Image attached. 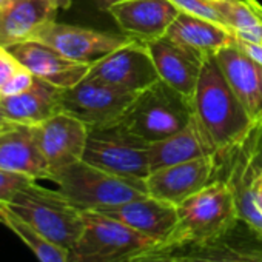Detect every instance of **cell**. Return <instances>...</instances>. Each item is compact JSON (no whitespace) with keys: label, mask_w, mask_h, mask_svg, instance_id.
I'll list each match as a JSON object with an SVG mask.
<instances>
[{"label":"cell","mask_w":262,"mask_h":262,"mask_svg":"<svg viewBox=\"0 0 262 262\" xmlns=\"http://www.w3.org/2000/svg\"><path fill=\"white\" fill-rule=\"evenodd\" d=\"M214 7L237 39L262 45V19L247 0H214Z\"/></svg>","instance_id":"25"},{"label":"cell","mask_w":262,"mask_h":262,"mask_svg":"<svg viewBox=\"0 0 262 262\" xmlns=\"http://www.w3.org/2000/svg\"><path fill=\"white\" fill-rule=\"evenodd\" d=\"M247 4H248V5L253 8V11H254V13L262 19V5L257 2V0H247Z\"/></svg>","instance_id":"35"},{"label":"cell","mask_w":262,"mask_h":262,"mask_svg":"<svg viewBox=\"0 0 262 262\" xmlns=\"http://www.w3.org/2000/svg\"><path fill=\"white\" fill-rule=\"evenodd\" d=\"M191 100L194 117L216 147V153L241 142L254 126L214 56L204 60Z\"/></svg>","instance_id":"1"},{"label":"cell","mask_w":262,"mask_h":262,"mask_svg":"<svg viewBox=\"0 0 262 262\" xmlns=\"http://www.w3.org/2000/svg\"><path fill=\"white\" fill-rule=\"evenodd\" d=\"M214 57L251 122L262 126V65L237 42L219 50Z\"/></svg>","instance_id":"15"},{"label":"cell","mask_w":262,"mask_h":262,"mask_svg":"<svg viewBox=\"0 0 262 262\" xmlns=\"http://www.w3.org/2000/svg\"><path fill=\"white\" fill-rule=\"evenodd\" d=\"M86 77L133 93H141L161 80L147 43L138 40L93 63Z\"/></svg>","instance_id":"11"},{"label":"cell","mask_w":262,"mask_h":262,"mask_svg":"<svg viewBox=\"0 0 262 262\" xmlns=\"http://www.w3.org/2000/svg\"><path fill=\"white\" fill-rule=\"evenodd\" d=\"M147 47L159 79L182 94L193 97L205 59L187 51L167 36L147 43Z\"/></svg>","instance_id":"19"},{"label":"cell","mask_w":262,"mask_h":262,"mask_svg":"<svg viewBox=\"0 0 262 262\" xmlns=\"http://www.w3.org/2000/svg\"><path fill=\"white\" fill-rule=\"evenodd\" d=\"M57 10H68L73 4V0H50Z\"/></svg>","instance_id":"34"},{"label":"cell","mask_w":262,"mask_h":262,"mask_svg":"<svg viewBox=\"0 0 262 262\" xmlns=\"http://www.w3.org/2000/svg\"><path fill=\"white\" fill-rule=\"evenodd\" d=\"M85 228L68 250L70 262H131L155 248V241L117 219L97 211H83Z\"/></svg>","instance_id":"7"},{"label":"cell","mask_w":262,"mask_h":262,"mask_svg":"<svg viewBox=\"0 0 262 262\" xmlns=\"http://www.w3.org/2000/svg\"><path fill=\"white\" fill-rule=\"evenodd\" d=\"M16 216L70 250L85 228V216L62 191L40 187L36 181L24 187L5 205Z\"/></svg>","instance_id":"5"},{"label":"cell","mask_w":262,"mask_h":262,"mask_svg":"<svg viewBox=\"0 0 262 262\" xmlns=\"http://www.w3.org/2000/svg\"><path fill=\"white\" fill-rule=\"evenodd\" d=\"M193 117L191 97L159 80L136 96L119 123L135 136L153 144L173 136Z\"/></svg>","instance_id":"4"},{"label":"cell","mask_w":262,"mask_h":262,"mask_svg":"<svg viewBox=\"0 0 262 262\" xmlns=\"http://www.w3.org/2000/svg\"><path fill=\"white\" fill-rule=\"evenodd\" d=\"M60 88L36 77L34 83L27 91L16 96L0 97V106L11 122L30 126L37 125L60 113Z\"/></svg>","instance_id":"23"},{"label":"cell","mask_w":262,"mask_h":262,"mask_svg":"<svg viewBox=\"0 0 262 262\" xmlns=\"http://www.w3.org/2000/svg\"><path fill=\"white\" fill-rule=\"evenodd\" d=\"M120 33L142 43H150L167 34L179 16L171 0H122L106 11Z\"/></svg>","instance_id":"14"},{"label":"cell","mask_w":262,"mask_h":262,"mask_svg":"<svg viewBox=\"0 0 262 262\" xmlns=\"http://www.w3.org/2000/svg\"><path fill=\"white\" fill-rule=\"evenodd\" d=\"M0 168L25 174L34 181H51L53 178L31 126L11 120L0 128Z\"/></svg>","instance_id":"17"},{"label":"cell","mask_w":262,"mask_h":262,"mask_svg":"<svg viewBox=\"0 0 262 262\" xmlns=\"http://www.w3.org/2000/svg\"><path fill=\"white\" fill-rule=\"evenodd\" d=\"M176 251L182 253L191 262H260L259 248H239L225 241V237L202 244H191Z\"/></svg>","instance_id":"26"},{"label":"cell","mask_w":262,"mask_h":262,"mask_svg":"<svg viewBox=\"0 0 262 262\" xmlns=\"http://www.w3.org/2000/svg\"><path fill=\"white\" fill-rule=\"evenodd\" d=\"M51 181L82 211H102L148 194L145 181L120 178L83 161L57 171Z\"/></svg>","instance_id":"6"},{"label":"cell","mask_w":262,"mask_h":262,"mask_svg":"<svg viewBox=\"0 0 262 262\" xmlns=\"http://www.w3.org/2000/svg\"><path fill=\"white\" fill-rule=\"evenodd\" d=\"M31 182H34V179L25 174H19V173H13V171H7L0 168V205L10 204L13 198Z\"/></svg>","instance_id":"28"},{"label":"cell","mask_w":262,"mask_h":262,"mask_svg":"<svg viewBox=\"0 0 262 262\" xmlns=\"http://www.w3.org/2000/svg\"><path fill=\"white\" fill-rule=\"evenodd\" d=\"M22 65L19 63V60L5 48L0 54V88H2L10 79L11 76L20 68Z\"/></svg>","instance_id":"31"},{"label":"cell","mask_w":262,"mask_h":262,"mask_svg":"<svg viewBox=\"0 0 262 262\" xmlns=\"http://www.w3.org/2000/svg\"><path fill=\"white\" fill-rule=\"evenodd\" d=\"M236 42L239 43V47H241L248 56H251L254 60H257V62L262 65V45H259V43H251V42H245V40H241V39H237V37H236Z\"/></svg>","instance_id":"32"},{"label":"cell","mask_w":262,"mask_h":262,"mask_svg":"<svg viewBox=\"0 0 262 262\" xmlns=\"http://www.w3.org/2000/svg\"><path fill=\"white\" fill-rule=\"evenodd\" d=\"M97 213L120 221L129 228L155 241L156 245L171 233L178 222V207L148 194Z\"/></svg>","instance_id":"18"},{"label":"cell","mask_w":262,"mask_h":262,"mask_svg":"<svg viewBox=\"0 0 262 262\" xmlns=\"http://www.w3.org/2000/svg\"><path fill=\"white\" fill-rule=\"evenodd\" d=\"M34 40L54 48L71 60L90 65L119 50L120 47L135 42V39L128 37L123 33L97 31L76 25L57 24L56 20L43 27Z\"/></svg>","instance_id":"10"},{"label":"cell","mask_w":262,"mask_h":262,"mask_svg":"<svg viewBox=\"0 0 262 262\" xmlns=\"http://www.w3.org/2000/svg\"><path fill=\"white\" fill-rule=\"evenodd\" d=\"M239 222L234 196L227 184L214 181L178 207V222L155 248L178 250L227 237Z\"/></svg>","instance_id":"2"},{"label":"cell","mask_w":262,"mask_h":262,"mask_svg":"<svg viewBox=\"0 0 262 262\" xmlns=\"http://www.w3.org/2000/svg\"><path fill=\"white\" fill-rule=\"evenodd\" d=\"M7 50L36 77L60 90L71 88L82 82L91 68L90 63L71 60L39 40H28Z\"/></svg>","instance_id":"16"},{"label":"cell","mask_w":262,"mask_h":262,"mask_svg":"<svg viewBox=\"0 0 262 262\" xmlns=\"http://www.w3.org/2000/svg\"><path fill=\"white\" fill-rule=\"evenodd\" d=\"M10 120L7 119V116L4 114V110H2V106H0V128H2L5 123H8Z\"/></svg>","instance_id":"36"},{"label":"cell","mask_w":262,"mask_h":262,"mask_svg":"<svg viewBox=\"0 0 262 262\" xmlns=\"http://www.w3.org/2000/svg\"><path fill=\"white\" fill-rule=\"evenodd\" d=\"M165 36L202 59L236 42V36L227 27L187 13H179Z\"/></svg>","instance_id":"21"},{"label":"cell","mask_w":262,"mask_h":262,"mask_svg":"<svg viewBox=\"0 0 262 262\" xmlns=\"http://www.w3.org/2000/svg\"><path fill=\"white\" fill-rule=\"evenodd\" d=\"M138 94L85 77L77 85L62 90L59 103L60 111L79 119L88 129H97L117 125Z\"/></svg>","instance_id":"9"},{"label":"cell","mask_w":262,"mask_h":262,"mask_svg":"<svg viewBox=\"0 0 262 262\" xmlns=\"http://www.w3.org/2000/svg\"><path fill=\"white\" fill-rule=\"evenodd\" d=\"M171 2L176 5V8L181 13H187V14L196 16L201 19H207V20H211L214 24H221V25L227 27L222 16L219 14V11L214 7V0H171Z\"/></svg>","instance_id":"27"},{"label":"cell","mask_w":262,"mask_h":262,"mask_svg":"<svg viewBox=\"0 0 262 262\" xmlns=\"http://www.w3.org/2000/svg\"><path fill=\"white\" fill-rule=\"evenodd\" d=\"M262 176V126L254 125L237 144L216 153L214 181H222L231 190L239 222L262 242V208L259 185Z\"/></svg>","instance_id":"3"},{"label":"cell","mask_w":262,"mask_h":262,"mask_svg":"<svg viewBox=\"0 0 262 262\" xmlns=\"http://www.w3.org/2000/svg\"><path fill=\"white\" fill-rule=\"evenodd\" d=\"M57 11L50 0H13L0 10V47L34 40L43 27L56 20Z\"/></svg>","instance_id":"20"},{"label":"cell","mask_w":262,"mask_h":262,"mask_svg":"<svg viewBox=\"0 0 262 262\" xmlns=\"http://www.w3.org/2000/svg\"><path fill=\"white\" fill-rule=\"evenodd\" d=\"M216 155L155 170L145 179L147 193L179 207L193 194L214 182Z\"/></svg>","instance_id":"13"},{"label":"cell","mask_w":262,"mask_h":262,"mask_svg":"<svg viewBox=\"0 0 262 262\" xmlns=\"http://www.w3.org/2000/svg\"><path fill=\"white\" fill-rule=\"evenodd\" d=\"M36 76L27 70L24 65L11 76V79L0 88V97H7V96H16L19 93L27 91L33 83H34Z\"/></svg>","instance_id":"29"},{"label":"cell","mask_w":262,"mask_h":262,"mask_svg":"<svg viewBox=\"0 0 262 262\" xmlns=\"http://www.w3.org/2000/svg\"><path fill=\"white\" fill-rule=\"evenodd\" d=\"M150 145L120 123L90 129L82 161L120 178L145 181L151 173Z\"/></svg>","instance_id":"8"},{"label":"cell","mask_w":262,"mask_h":262,"mask_svg":"<svg viewBox=\"0 0 262 262\" xmlns=\"http://www.w3.org/2000/svg\"><path fill=\"white\" fill-rule=\"evenodd\" d=\"M260 184H262V176H260Z\"/></svg>","instance_id":"41"},{"label":"cell","mask_w":262,"mask_h":262,"mask_svg":"<svg viewBox=\"0 0 262 262\" xmlns=\"http://www.w3.org/2000/svg\"><path fill=\"white\" fill-rule=\"evenodd\" d=\"M31 129L53 176L82 161L90 129L79 119L60 111L37 125H31Z\"/></svg>","instance_id":"12"},{"label":"cell","mask_w":262,"mask_h":262,"mask_svg":"<svg viewBox=\"0 0 262 262\" xmlns=\"http://www.w3.org/2000/svg\"><path fill=\"white\" fill-rule=\"evenodd\" d=\"M216 155V147L196 117L173 136L153 142L150 145V168L151 171L188 162L193 159Z\"/></svg>","instance_id":"22"},{"label":"cell","mask_w":262,"mask_h":262,"mask_svg":"<svg viewBox=\"0 0 262 262\" xmlns=\"http://www.w3.org/2000/svg\"><path fill=\"white\" fill-rule=\"evenodd\" d=\"M257 194H259V204H260V208H262V184L259 185V191H257Z\"/></svg>","instance_id":"38"},{"label":"cell","mask_w":262,"mask_h":262,"mask_svg":"<svg viewBox=\"0 0 262 262\" xmlns=\"http://www.w3.org/2000/svg\"><path fill=\"white\" fill-rule=\"evenodd\" d=\"M94 2H96V5H97L100 10L108 11L113 5H116V4L122 2V0H94Z\"/></svg>","instance_id":"33"},{"label":"cell","mask_w":262,"mask_h":262,"mask_svg":"<svg viewBox=\"0 0 262 262\" xmlns=\"http://www.w3.org/2000/svg\"><path fill=\"white\" fill-rule=\"evenodd\" d=\"M11 2H13V0H0V10L5 8L7 5H10Z\"/></svg>","instance_id":"37"},{"label":"cell","mask_w":262,"mask_h":262,"mask_svg":"<svg viewBox=\"0 0 262 262\" xmlns=\"http://www.w3.org/2000/svg\"><path fill=\"white\" fill-rule=\"evenodd\" d=\"M131 262H191L182 253L176 250H147L131 259Z\"/></svg>","instance_id":"30"},{"label":"cell","mask_w":262,"mask_h":262,"mask_svg":"<svg viewBox=\"0 0 262 262\" xmlns=\"http://www.w3.org/2000/svg\"><path fill=\"white\" fill-rule=\"evenodd\" d=\"M5 48H2V47H0V54H2V51H4Z\"/></svg>","instance_id":"40"},{"label":"cell","mask_w":262,"mask_h":262,"mask_svg":"<svg viewBox=\"0 0 262 262\" xmlns=\"http://www.w3.org/2000/svg\"><path fill=\"white\" fill-rule=\"evenodd\" d=\"M0 224L8 227L33 251L39 262H70L68 250L40 234L5 205H0Z\"/></svg>","instance_id":"24"},{"label":"cell","mask_w":262,"mask_h":262,"mask_svg":"<svg viewBox=\"0 0 262 262\" xmlns=\"http://www.w3.org/2000/svg\"><path fill=\"white\" fill-rule=\"evenodd\" d=\"M259 256H260V262H262V247L259 248Z\"/></svg>","instance_id":"39"}]
</instances>
